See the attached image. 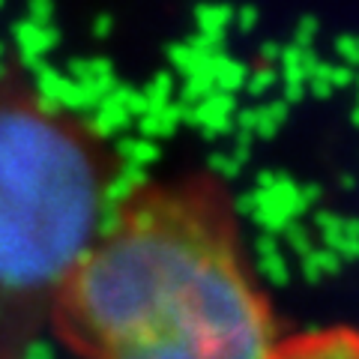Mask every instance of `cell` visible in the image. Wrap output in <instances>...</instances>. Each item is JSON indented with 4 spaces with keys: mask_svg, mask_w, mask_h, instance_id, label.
Segmentation results:
<instances>
[{
    "mask_svg": "<svg viewBox=\"0 0 359 359\" xmlns=\"http://www.w3.org/2000/svg\"><path fill=\"white\" fill-rule=\"evenodd\" d=\"M120 162L87 117L0 72V359H27L114 207Z\"/></svg>",
    "mask_w": 359,
    "mask_h": 359,
    "instance_id": "6da1fadb",
    "label": "cell"
},
{
    "mask_svg": "<svg viewBox=\"0 0 359 359\" xmlns=\"http://www.w3.org/2000/svg\"><path fill=\"white\" fill-rule=\"evenodd\" d=\"M276 339L249 252L233 249L165 285L111 359H269Z\"/></svg>",
    "mask_w": 359,
    "mask_h": 359,
    "instance_id": "7a4b0ae2",
    "label": "cell"
},
{
    "mask_svg": "<svg viewBox=\"0 0 359 359\" xmlns=\"http://www.w3.org/2000/svg\"><path fill=\"white\" fill-rule=\"evenodd\" d=\"M269 359H359V330L323 327L276 339Z\"/></svg>",
    "mask_w": 359,
    "mask_h": 359,
    "instance_id": "3957f363",
    "label": "cell"
}]
</instances>
